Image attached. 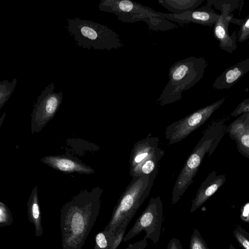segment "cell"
<instances>
[{"instance_id":"obj_22","label":"cell","mask_w":249,"mask_h":249,"mask_svg":"<svg viewBox=\"0 0 249 249\" xmlns=\"http://www.w3.org/2000/svg\"><path fill=\"white\" fill-rule=\"evenodd\" d=\"M13 222V216L10 209L4 203L0 202V227L10 226Z\"/></svg>"},{"instance_id":"obj_10","label":"cell","mask_w":249,"mask_h":249,"mask_svg":"<svg viewBox=\"0 0 249 249\" xmlns=\"http://www.w3.org/2000/svg\"><path fill=\"white\" fill-rule=\"evenodd\" d=\"M225 99L226 98L223 97L169 125L165 132V137L168 140L169 144H173L185 139L207 121Z\"/></svg>"},{"instance_id":"obj_15","label":"cell","mask_w":249,"mask_h":249,"mask_svg":"<svg viewBox=\"0 0 249 249\" xmlns=\"http://www.w3.org/2000/svg\"><path fill=\"white\" fill-rule=\"evenodd\" d=\"M228 131L236 141L240 153L249 158V112L242 114L229 125Z\"/></svg>"},{"instance_id":"obj_28","label":"cell","mask_w":249,"mask_h":249,"mask_svg":"<svg viewBox=\"0 0 249 249\" xmlns=\"http://www.w3.org/2000/svg\"><path fill=\"white\" fill-rule=\"evenodd\" d=\"M241 218L246 222H249V202L246 203L242 207Z\"/></svg>"},{"instance_id":"obj_3","label":"cell","mask_w":249,"mask_h":249,"mask_svg":"<svg viewBox=\"0 0 249 249\" xmlns=\"http://www.w3.org/2000/svg\"><path fill=\"white\" fill-rule=\"evenodd\" d=\"M207 62L190 56L176 62L169 69V80L157 100L161 106L180 100L182 92L194 87L203 77Z\"/></svg>"},{"instance_id":"obj_11","label":"cell","mask_w":249,"mask_h":249,"mask_svg":"<svg viewBox=\"0 0 249 249\" xmlns=\"http://www.w3.org/2000/svg\"><path fill=\"white\" fill-rule=\"evenodd\" d=\"M54 84L47 86L38 96L31 115V132H40L54 116L63 99V93L54 92Z\"/></svg>"},{"instance_id":"obj_27","label":"cell","mask_w":249,"mask_h":249,"mask_svg":"<svg viewBox=\"0 0 249 249\" xmlns=\"http://www.w3.org/2000/svg\"><path fill=\"white\" fill-rule=\"evenodd\" d=\"M166 249H183V248L180 240L173 237L169 241Z\"/></svg>"},{"instance_id":"obj_19","label":"cell","mask_w":249,"mask_h":249,"mask_svg":"<svg viewBox=\"0 0 249 249\" xmlns=\"http://www.w3.org/2000/svg\"><path fill=\"white\" fill-rule=\"evenodd\" d=\"M17 83V79L14 78L11 82L8 80L0 82V109L4 105L13 93Z\"/></svg>"},{"instance_id":"obj_18","label":"cell","mask_w":249,"mask_h":249,"mask_svg":"<svg viewBox=\"0 0 249 249\" xmlns=\"http://www.w3.org/2000/svg\"><path fill=\"white\" fill-rule=\"evenodd\" d=\"M204 0H159V3L172 14L180 15L196 9Z\"/></svg>"},{"instance_id":"obj_17","label":"cell","mask_w":249,"mask_h":249,"mask_svg":"<svg viewBox=\"0 0 249 249\" xmlns=\"http://www.w3.org/2000/svg\"><path fill=\"white\" fill-rule=\"evenodd\" d=\"M27 214L29 222L34 225L35 236L37 237L41 236L43 228L37 186L33 188L27 201Z\"/></svg>"},{"instance_id":"obj_25","label":"cell","mask_w":249,"mask_h":249,"mask_svg":"<svg viewBox=\"0 0 249 249\" xmlns=\"http://www.w3.org/2000/svg\"><path fill=\"white\" fill-rule=\"evenodd\" d=\"M249 112V97L243 100L231 113V116L236 117L244 113Z\"/></svg>"},{"instance_id":"obj_4","label":"cell","mask_w":249,"mask_h":249,"mask_svg":"<svg viewBox=\"0 0 249 249\" xmlns=\"http://www.w3.org/2000/svg\"><path fill=\"white\" fill-rule=\"evenodd\" d=\"M67 20L68 32L81 47L110 51L124 47L119 35L106 26L79 18Z\"/></svg>"},{"instance_id":"obj_16","label":"cell","mask_w":249,"mask_h":249,"mask_svg":"<svg viewBox=\"0 0 249 249\" xmlns=\"http://www.w3.org/2000/svg\"><path fill=\"white\" fill-rule=\"evenodd\" d=\"M249 71V58L225 70L214 80L212 86L217 89H228Z\"/></svg>"},{"instance_id":"obj_26","label":"cell","mask_w":249,"mask_h":249,"mask_svg":"<svg viewBox=\"0 0 249 249\" xmlns=\"http://www.w3.org/2000/svg\"><path fill=\"white\" fill-rule=\"evenodd\" d=\"M147 245V239L143 238L133 244H128L127 247L125 249H145Z\"/></svg>"},{"instance_id":"obj_29","label":"cell","mask_w":249,"mask_h":249,"mask_svg":"<svg viewBox=\"0 0 249 249\" xmlns=\"http://www.w3.org/2000/svg\"><path fill=\"white\" fill-rule=\"evenodd\" d=\"M229 249H236L235 248L232 246V244H231L229 247Z\"/></svg>"},{"instance_id":"obj_21","label":"cell","mask_w":249,"mask_h":249,"mask_svg":"<svg viewBox=\"0 0 249 249\" xmlns=\"http://www.w3.org/2000/svg\"><path fill=\"white\" fill-rule=\"evenodd\" d=\"M189 249H209L197 229H194L191 235L189 243Z\"/></svg>"},{"instance_id":"obj_13","label":"cell","mask_w":249,"mask_h":249,"mask_svg":"<svg viewBox=\"0 0 249 249\" xmlns=\"http://www.w3.org/2000/svg\"><path fill=\"white\" fill-rule=\"evenodd\" d=\"M41 161L50 167L65 173H78L91 174L94 173L90 166L84 164L76 157L71 155L47 156Z\"/></svg>"},{"instance_id":"obj_12","label":"cell","mask_w":249,"mask_h":249,"mask_svg":"<svg viewBox=\"0 0 249 249\" xmlns=\"http://www.w3.org/2000/svg\"><path fill=\"white\" fill-rule=\"evenodd\" d=\"M163 16L169 21L181 24L190 22L213 27L219 17L214 9L210 6L206 5L191 11L177 15L163 13Z\"/></svg>"},{"instance_id":"obj_9","label":"cell","mask_w":249,"mask_h":249,"mask_svg":"<svg viewBox=\"0 0 249 249\" xmlns=\"http://www.w3.org/2000/svg\"><path fill=\"white\" fill-rule=\"evenodd\" d=\"M162 220L163 205L161 198L159 196L152 197L144 210L124 235L123 241L126 242L144 231V238L150 239L156 244L160 237Z\"/></svg>"},{"instance_id":"obj_5","label":"cell","mask_w":249,"mask_h":249,"mask_svg":"<svg viewBox=\"0 0 249 249\" xmlns=\"http://www.w3.org/2000/svg\"><path fill=\"white\" fill-rule=\"evenodd\" d=\"M100 10L115 14L123 22H145L155 31H166L178 26L165 18L162 13L129 0H102L98 5Z\"/></svg>"},{"instance_id":"obj_23","label":"cell","mask_w":249,"mask_h":249,"mask_svg":"<svg viewBox=\"0 0 249 249\" xmlns=\"http://www.w3.org/2000/svg\"><path fill=\"white\" fill-rule=\"evenodd\" d=\"M237 33V41L242 43L249 39V15L244 19Z\"/></svg>"},{"instance_id":"obj_20","label":"cell","mask_w":249,"mask_h":249,"mask_svg":"<svg viewBox=\"0 0 249 249\" xmlns=\"http://www.w3.org/2000/svg\"><path fill=\"white\" fill-rule=\"evenodd\" d=\"M113 244V235L108 237L103 230L95 235L94 249H112Z\"/></svg>"},{"instance_id":"obj_7","label":"cell","mask_w":249,"mask_h":249,"mask_svg":"<svg viewBox=\"0 0 249 249\" xmlns=\"http://www.w3.org/2000/svg\"><path fill=\"white\" fill-rule=\"evenodd\" d=\"M158 137L151 134L137 142L129 156V174L133 178L158 172L164 152L159 146Z\"/></svg>"},{"instance_id":"obj_1","label":"cell","mask_w":249,"mask_h":249,"mask_svg":"<svg viewBox=\"0 0 249 249\" xmlns=\"http://www.w3.org/2000/svg\"><path fill=\"white\" fill-rule=\"evenodd\" d=\"M103 190H84L60 210L62 249H81L99 213Z\"/></svg>"},{"instance_id":"obj_8","label":"cell","mask_w":249,"mask_h":249,"mask_svg":"<svg viewBox=\"0 0 249 249\" xmlns=\"http://www.w3.org/2000/svg\"><path fill=\"white\" fill-rule=\"evenodd\" d=\"M207 5L213 6L220 11L219 17L213 27V35L219 42L220 48L228 53H232L237 48L236 41L237 34L236 30L230 35L229 26L231 23L240 26L242 19L233 17L231 13L235 9L241 8L243 5V0H209Z\"/></svg>"},{"instance_id":"obj_2","label":"cell","mask_w":249,"mask_h":249,"mask_svg":"<svg viewBox=\"0 0 249 249\" xmlns=\"http://www.w3.org/2000/svg\"><path fill=\"white\" fill-rule=\"evenodd\" d=\"M158 172L132 178L114 208L112 215L104 231L111 236L126 219L131 221L149 196Z\"/></svg>"},{"instance_id":"obj_6","label":"cell","mask_w":249,"mask_h":249,"mask_svg":"<svg viewBox=\"0 0 249 249\" xmlns=\"http://www.w3.org/2000/svg\"><path fill=\"white\" fill-rule=\"evenodd\" d=\"M218 126H211L205 130L192 152L186 160L179 172L173 188L172 204L177 203L188 187L193 182V178L207 153L211 155L214 151L218 138Z\"/></svg>"},{"instance_id":"obj_14","label":"cell","mask_w":249,"mask_h":249,"mask_svg":"<svg viewBox=\"0 0 249 249\" xmlns=\"http://www.w3.org/2000/svg\"><path fill=\"white\" fill-rule=\"evenodd\" d=\"M226 178L225 174L217 175L215 171L209 173L192 200L190 212L196 211L213 195L225 183Z\"/></svg>"},{"instance_id":"obj_24","label":"cell","mask_w":249,"mask_h":249,"mask_svg":"<svg viewBox=\"0 0 249 249\" xmlns=\"http://www.w3.org/2000/svg\"><path fill=\"white\" fill-rule=\"evenodd\" d=\"M234 236L244 249H249V236L242 229L238 228L233 231Z\"/></svg>"}]
</instances>
